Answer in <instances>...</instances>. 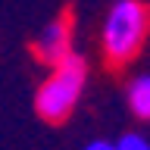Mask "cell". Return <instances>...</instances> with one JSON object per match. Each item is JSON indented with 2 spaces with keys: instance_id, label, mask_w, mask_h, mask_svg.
I'll use <instances>...</instances> for the list:
<instances>
[{
  "instance_id": "cell-1",
  "label": "cell",
  "mask_w": 150,
  "mask_h": 150,
  "mask_svg": "<svg viewBox=\"0 0 150 150\" xmlns=\"http://www.w3.org/2000/svg\"><path fill=\"white\" fill-rule=\"evenodd\" d=\"M150 35V3L116 0L100 28V50L110 66H125L141 53Z\"/></svg>"
},
{
  "instance_id": "cell-2",
  "label": "cell",
  "mask_w": 150,
  "mask_h": 150,
  "mask_svg": "<svg viewBox=\"0 0 150 150\" xmlns=\"http://www.w3.org/2000/svg\"><path fill=\"white\" fill-rule=\"evenodd\" d=\"M84 81H88V63H84L81 53H69L66 59H59L56 66H50V75H47L41 88L35 94V110L41 119L47 122H63L72 116V110L81 100Z\"/></svg>"
},
{
  "instance_id": "cell-3",
  "label": "cell",
  "mask_w": 150,
  "mask_h": 150,
  "mask_svg": "<svg viewBox=\"0 0 150 150\" xmlns=\"http://www.w3.org/2000/svg\"><path fill=\"white\" fill-rule=\"evenodd\" d=\"M69 53H72V22H69V16H56L41 28V35L35 41V56L47 66H56Z\"/></svg>"
},
{
  "instance_id": "cell-4",
  "label": "cell",
  "mask_w": 150,
  "mask_h": 150,
  "mask_svg": "<svg viewBox=\"0 0 150 150\" xmlns=\"http://www.w3.org/2000/svg\"><path fill=\"white\" fill-rule=\"evenodd\" d=\"M128 110L138 119L150 122V72L131 78V84H128Z\"/></svg>"
},
{
  "instance_id": "cell-5",
  "label": "cell",
  "mask_w": 150,
  "mask_h": 150,
  "mask_svg": "<svg viewBox=\"0 0 150 150\" xmlns=\"http://www.w3.org/2000/svg\"><path fill=\"white\" fill-rule=\"evenodd\" d=\"M116 150H150V141L138 131H128V134H122L116 141Z\"/></svg>"
},
{
  "instance_id": "cell-6",
  "label": "cell",
  "mask_w": 150,
  "mask_h": 150,
  "mask_svg": "<svg viewBox=\"0 0 150 150\" xmlns=\"http://www.w3.org/2000/svg\"><path fill=\"white\" fill-rule=\"evenodd\" d=\"M84 150H116V144H110V141H91Z\"/></svg>"
}]
</instances>
